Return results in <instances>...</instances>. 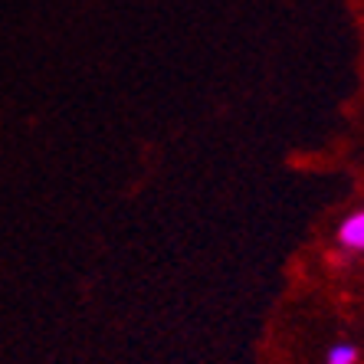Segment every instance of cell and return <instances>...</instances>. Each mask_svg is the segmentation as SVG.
I'll return each instance as SVG.
<instances>
[{
    "label": "cell",
    "instance_id": "cell-1",
    "mask_svg": "<svg viewBox=\"0 0 364 364\" xmlns=\"http://www.w3.org/2000/svg\"><path fill=\"white\" fill-rule=\"evenodd\" d=\"M338 243L345 246V250L364 253V210L351 213V217L338 227Z\"/></svg>",
    "mask_w": 364,
    "mask_h": 364
},
{
    "label": "cell",
    "instance_id": "cell-2",
    "mask_svg": "<svg viewBox=\"0 0 364 364\" xmlns=\"http://www.w3.org/2000/svg\"><path fill=\"white\" fill-rule=\"evenodd\" d=\"M328 364H358V348L355 345H335L328 351Z\"/></svg>",
    "mask_w": 364,
    "mask_h": 364
}]
</instances>
